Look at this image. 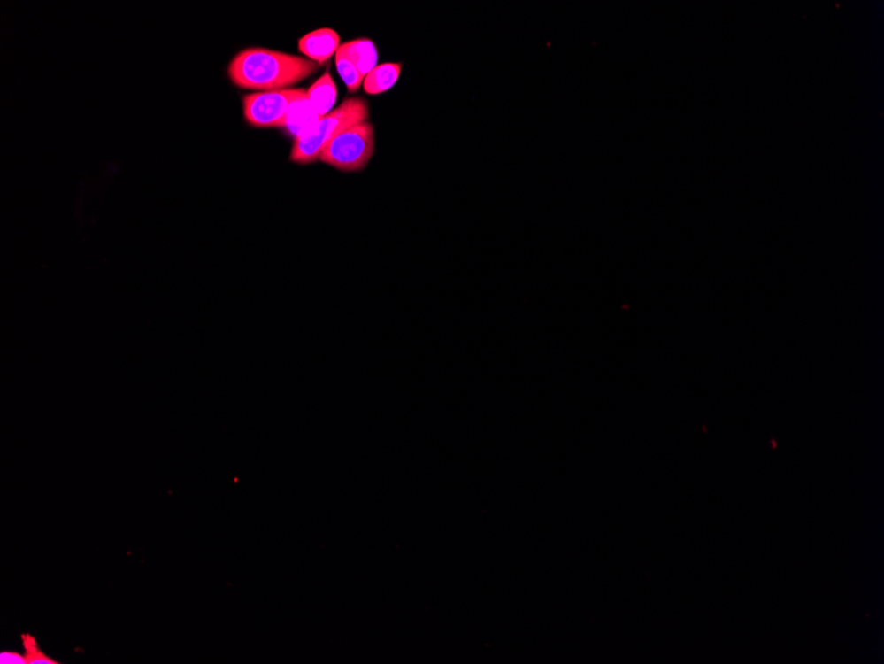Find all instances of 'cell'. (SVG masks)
Wrapping results in <instances>:
<instances>
[{
    "mask_svg": "<svg viewBox=\"0 0 884 664\" xmlns=\"http://www.w3.org/2000/svg\"><path fill=\"white\" fill-rule=\"evenodd\" d=\"M319 68L320 64L307 58L253 47L234 56L228 66V76L242 89L269 92L289 89Z\"/></svg>",
    "mask_w": 884,
    "mask_h": 664,
    "instance_id": "cell-1",
    "label": "cell"
},
{
    "mask_svg": "<svg viewBox=\"0 0 884 664\" xmlns=\"http://www.w3.org/2000/svg\"><path fill=\"white\" fill-rule=\"evenodd\" d=\"M370 120V105L365 98L344 100L338 108L322 117L304 137L295 141L290 161L298 165L312 164L319 159L326 146L347 127Z\"/></svg>",
    "mask_w": 884,
    "mask_h": 664,
    "instance_id": "cell-2",
    "label": "cell"
},
{
    "mask_svg": "<svg viewBox=\"0 0 884 664\" xmlns=\"http://www.w3.org/2000/svg\"><path fill=\"white\" fill-rule=\"evenodd\" d=\"M375 153V127L359 122L339 133L320 154L319 161L343 173L362 172Z\"/></svg>",
    "mask_w": 884,
    "mask_h": 664,
    "instance_id": "cell-3",
    "label": "cell"
},
{
    "mask_svg": "<svg viewBox=\"0 0 884 664\" xmlns=\"http://www.w3.org/2000/svg\"><path fill=\"white\" fill-rule=\"evenodd\" d=\"M304 93V89H281L245 96L242 100L245 120L253 127H282L290 105Z\"/></svg>",
    "mask_w": 884,
    "mask_h": 664,
    "instance_id": "cell-4",
    "label": "cell"
},
{
    "mask_svg": "<svg viewBox=\"0 0 884 664\" xmlns=\"http://www.w3.org/2000/svg\"><path fill=\"white\" fill-rule=\"evenodd\" d=\"M339 47H341V37H339L338 32L330 28H320L310 32V34L302 36L298 42V48L302 55L306 56L309 60L320 64V66L335 56Z\"/></svg>",
    "mask_w": 884,
    "mask_h": 664,
    "instance_id": "cell-5",
    "label": "cell"
},
{
    "mask_svg": "<svg viewBox=\"0 0 884 664\" xmlns=\"http://www.w3.org/2000/svg\"><path fill=\"white\" fill-rule=\"evenodd\" d=\"M320 119L322 117L315 113L314 109H312L309 100H307L306 93H304V96L296 98L295 103L290 105L287 120H285V124L282 127H284L287 135H289L293 140L296 141L298 138L304 137L306 133H309Z\"/></svg>",
    "mask_w": 884,
    "mask_h": 664,
    "instance_id": "cell-6",
    "label": "cell"
},
{
    "mask_svg": "<svg viewBox=\"0 0 884 664\" xmlns=\"http://www.w3.org/2000/svg\"><path fill=\"white\" fill-rule=\"evenodd\" d=\"M306 97L310 105L314 109L315 113L319 117L327 116L334 111L338 90L330 72L326 71L309 89L306 90Z\"/></svg>",
    "mask_w": 884,
    "mask_h": 664,
    "instance_id": "cell-7",
    "label": "cell"
},
{
    "mask_svg": "<svg viewBox=\"0 0 884 664\" xmlns=\"http://www.w3.org/2000/svg\"><path fill=\"white\" fill-rule=\"evenodd\" d=\"M338 53L349 58L363 77L367 76L378 63V50L370 39H357L342 44Z\"/></svg>",
    "mask_w": 884,
    "mask_h": 664,
    "instance_id": "cell-8",
    "label": "cell"
},
{
    "mask_svg": "<svg viewBox=\"0 0 884 664\" xmlns=\"http://www.w3.org/2000/svg\"><path fill=\"white\" fill-rule=\"evenodd\" d=\"M402 72V63H384L376 66L365 77V81H363L365 92L368 95H381V93L388 92L399 81Z\"/></svg>",
    "mask_w": 884,
    "mask_h": 664,
    "instance_id": "cell-9",
    "label": "cell"
},
{
    "mask_svg": "<svg viewBox=\"0 0 884 664\" xmlns=\"http://www.w3.org/2000/svg\"><path fill=\"white\" fill-rule=\"evenodd\" d=\"M335 64L342 80L346 84L347 89L351 93L357 92L362 82L365 81V77L357 71V66L349 58L342 56L341 53L336 52Z\"/></svg>",
    "mask_w": 884,
    "mask_h": 664,
    "instance_id": "cell-10",
    "label": "cell"
},
{
    "mask_svg": "<svg viewBox=\"0 0 884 664\" xmlns=\"http://www.w3.org/2000/svg\"><path fill=\"white\" fill-rule=\"evenodd\" d=\"M20 638L24 652H26L27 664H60L58 660L47 657L40 650L37 639L34 636H31V634H21Z\"/></svg>",
    "mask_w": 884,
    "mask_h": 664,
    "instance_id": "cell-11",
    "label": "cell"
},
{
    "mask_svg": "<svg viewBox=\"0 0 884 664\" xmlns=\"http://www.w3.org/2000/svg\"><path fill=\"white\" fill-rule=\"evenodd\" d=\"M0 663L2 664H27L26 655H20L15 652H0Z\"/></svg>",
    "mask_w": 884,
    "mask_h": 664,
    "instance_id": "cell-12",
    "label": "cell"
}]
</instances>
